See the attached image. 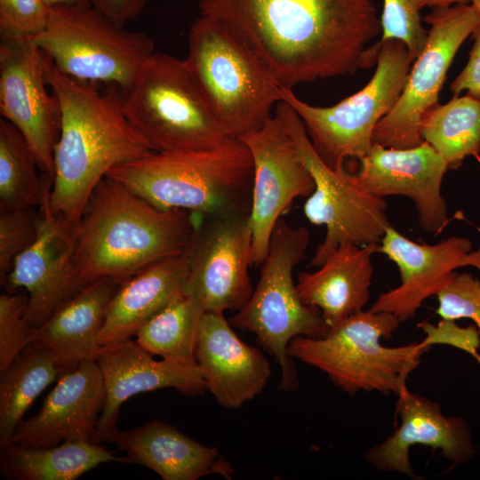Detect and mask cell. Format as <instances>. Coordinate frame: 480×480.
Returning <instances> with one entry per match:
<instances>
[{
    "mask_svg": "<svg viewBox=\"0 0 480 480\" xmlns=\"http://www.w3.org/2000/svg\"><path fill=\"white\" fill-rule=\"evenodd\" d=\"M95 361L104 385L103 407L93 437L97 444L108 441L117 429L122 404L137 394L174 388L186 396H197L207 390L196 362L155 360L135 340L101 348Z\"/></svg>",
    "mask_w": 480,
    "mask_h": 480,
    "instance_id": "ac0fdd59",
    "label": "cell"
},
{
    "mask_svg": "<svg viewBox=\"0 0 480 480\" xmlns=\"http://www.w3.org/2000/svg\"><path fill=\"white\" fill-rule=\"evenodd\" d=\"M50 9L44 0H0L1 38H33L41 34Z\"/></svg>",
    "mask_w": 480,
    "mask_h": 480,
    "instance_id": "d590c367",
    "label": "cell"
},
{
    "mask_svg": "<svg viewBox=\"0 0 480 480\" xmlns=\"http://www.w3.org/2000/svg\"><path fill=\"white\" fill-rule=\"evenodd\" d=\"M31 39L61 73L122 92L155 52L150 36L125 29L92 5L51 7L46 28Z\"/></svg>",
    "mask_w": 480,
    "mask_h": 480,
    "instance_id": "9c48e42d",
    "label": "cell"
},
{
    "mask_svg": "<svg viewBox=\"0 0 480 480\" xmlns=\"http://www.w3.org/2000/svg\"><path fill=\"white\" fill-rule=\"evenodd\" d=\"M419 327L425 333L421 341L424 346L449 345L469 354L477 363L480 361V334L476 325L461 327L455 320L442 318L437 324L424 321Z\"/></svg>",
    "mask_w": 480,
    "mask_h": 480,
    "instance_id": "8d00e7d4",
    "label": "cell"
},
{
    "mask_svg": "<svg viewBox=\"0 0 480 480\" xmlns=\"http://www.w3.org/2000/svg\"><path fill=\"white\" fill-rule=\"evenodd\" d=\"M396 412L400 426L383 442L369 448L365 460L380 471L397 472L411 478L416 474L410 460L415 444L439 450L454 464L468 462L475 452L471 430L460 417H446L441 405L405 388L397 396Z\"/></svg>",
    "mask_w": 480,
    "mask_h": 480,
    "instance_id": "44dd1931",
    "label": "cell"
},
{
    "mask_svg": "<svg viewBox=\"0 0 480 480\" xmlns=\"http://www.w3.org/2000/svg\"><path fill=\"white\" fill-rule=\"evenodd\" d=\"M112 461L124 462V457L92 441H65L42 448L11 443L1 449L0 472L11 480H74Z\"/></svg>",
    "mask_w": 480,
    "mask_h": 480,
    "instance_id": "83f0119b",
    "label": "cell"
},
{
    "mask_svg": "<svg viewBox=\"0 0 480 480\" xmlns=\"http://www.w3.org/2000/svg\"><path fill=\"white\" fill-rule=\"evenodd\" d=\"M122 283L101 279L85 285L44 324L33 329L29 344L51 348L77 362L95 359L108 304Z\"/></svg>",
    "mask_w": 480,
    "mask_h": 480,
    "instance_id": "484cf974",
    "label": "cell"
},
{
    "mask_svg": "<svg viewBox=\"0 0 480 480\" xmlns=\"http://www.w3.org/2000/svg\"><path fill=\"white\" fill-rule=\"evenodd\" d=\"M104 403V385L94 358L84 359L61 375L41 410L17 426L12 442L28 448L65 441H92Z\"/></svg>",
    "mask_w": 480,
    "mask_h": 480,
    "instance_id": "ffe728a7",
    "label": "cell"
},
{
    "mask_svg": "<svg viewBox=\"0 0 480 480\" xmlns=\"http://www.w3.org/2000/svg\"><path fill=\"white\" fill-rule=\"evenodd\" d=\"M199 217L185 210L158 208L105 177L73 228L74 265L80 284L124 282L148 265L183 252Z\"/></svg>",
    "mask_w": 480,
    "mask_h": 480,
    "instance_id": "3957f363",
    "label": "cell"
},
{
    "mask_svg": "<svg viewBox=\"0 0 480 480\" xmlns=\"http://www.w3.org/2000/svg\"><path fill=\"white\" fill-rule=\"evenodd\" d=\"M472 247L463 236H450L435 244H419L390 225L379 244V252L396 265L401 283L381 292L369 309L392 314L400 323L412 319L424 300L436 295L455 269L461 268Z\"/></svg>",
    "mask_w": 480,
    "mask_h": 480,
    "instance_id": "d6986e66",
    "label": "cell"
},
{
    "mask_svg": "<svg viewBox=\"0 0 480 480\" xmlns=\"http://www.w3.org/2000/svg\"><path fill=\"white\" fill-rule=\"evenodd\" d=\"M231 327L224 314L205 312L196 333L195 361L216 401L236 409L262 392L272 372L262 352Z\"/></svg>",
    "mask_w": 480,
    "mask_h": 480,
    "instance_id": "7402d4cb",
    "label": "cell"
},
{
    "mask_svg": "<svg viewBox=\"0 0 480 480\" xmlns=\"http://www.w3.org/2000/svg\"><path fill=\"white\" fill-rule=\"evenodd\" d=\"M28 301L25 291L0 296V372L30 343L34 328L27 319Z\"/></svg>",
    "mask_w": 480,
    "mask_h": 480,
    "instance_id": "d6a6232c",
    "label": "cell"
},
{
    "mask_svg": "<svg viewBox=\"0 0 480 480\" xmlns=\"http://www.w3.org/2000/svg\"><path fill=\"white\" fill-rule=\"evenodd\" d=\"M478 364H480V361L478 362Z\"/></svg>",
    "mask_w": 480,
    "mask_h": 480,
    "instance_id": "ee69618b",
    "label": "cell"
},
{
    "mask_svg": "<svg viewBox=\"0 0 480 480\" xmlns=\"http://www.w3.org/2000/svg\"><path fill=\"white\" fill-rule=\"evenodd\" d=\"M46 55L31 38H1L0 113L26 139L39 170L54 175V148L60 131L57 95L48 91Z\"/></svg>",
    "mask_w": 480,
    "mask_h": 480,
    "instance_id": "5bb4252c",
    "label": "cell"
},
{
    "mask_svg": "<svg viewBox=\"0 0 480 480\" xmlns=\"http://www.w3.org/2000/svg\"><path fill=\"white\" fill-rule=\"evenodd\" d=\"M188 273L187 248L148 265L124 281L108 304L97 339L100 348L135 337L144 324L184 291Z\"/></svg>",
    "mask_w": 480,
    "mask_h": 480,
    "instance_id": "cb8c5ba5",
    "label": "cell"
},
{
    "mask_svg": "<svg viewBox=\"0 0 480 480\" xmlns=\"http://www.w3.org/2000/svg\"><path fill=\"white\" fill-rule=\"evenodd\" d=\"M468 4H470L474 7L476 12L480 16V0H468Z\"/></svg>",
    "mask_w": 480,
    "mask_h": 480,
    "instance_id": "7bdbcfd3",
    "label": "cell"
},
{
    "mask_svg": "<svg viewBox=\"0 0 480 480\" xmlns=\"http://www.w3.org/2000/svg\"><path fill=\"white\" fill-rule=\"evenodd\" d=\"M239 139L249 149L253 164L252 266H259L267 255L272 231L282 214L294 199L309 196L315 183L276 115Z\"/></svg>",
    "mask_w": 480,
    "mask_h": 480,
    "instance_id": "9a60e30c",
    "label": "cell"
},
{
    "mask_svg": "<svg viewBox=\"0 0 480 480\" xmlns=\"http://www.w3.org/2000/svg\"><path fill=\"white\" fill-rule=\"evenodd\" d=\"M39 169L32 150L18 128L0 119V210L40 206L52 178Z\"/></svg>",
    "mask_w": 480,
    "mask_h": 480,
    "instance_id": "f546056e",
    "label": "cell"
},
{
    "mask_svg": "<svg viewBox=\"0 0 480 480\" xmlns=\"http://www.w3.org/2000/svg\"><path fill=\"white\" fill-rule=\"evenodd\" d=\"M79 363L51 348L29 344L1 372L0 449L11 444L17 426L36 398Z\"/></svg>",
    "mask_w": 480,
    "mask_h": 480,
    "instance_id": "4316f807",
    "label": "cell"
},
{
    "mask_svg": "<svg viewBox=\"0 0 480 480\" xmlns=\"http://www.w3.org/2000/svg\"><path fill=\"white\" fill-rule=\"evenodd\" d=\"M420 135L445 161L457 169L468 156L480 154V99L468 94L437 104L424 117Z\"/></svg>",
    "mask_w": 480,
    "mask_h": 480,
    "instance_id": "f1b7e54d",
    "label": "cell"
},
{
    "mask_svg": "<svg viewBox=\"0 0 480 480\" xmlns=\"http://www.w3.org/2000/svg\"><path fill=\"white\" fill-rule=\"evenodd\" d=\"M421 8L429 6L433 8H445L456 4H468V0H419Z\"/></svg>",
    "mask_w": 480,
    "mask_h": 480,
    "instance_id": "ab89813d",
    "label": "cell"
},
{
    "mask_svg": "<svg viewBox=\"0 0 480 480\" xmlns=\"http://www.w3.org/2000/svg\"><path fill=\"white\" fill-rule=\"evenodd\" d=\"M45 76L61 111L50 204L74 228L110 169L154 151L125 116L117 87L102 92L98 83L61 73L47 56Z\"/></svg>",
    "mask_w": 480,
    "mask_h": 480,
    "instance_id": "7a4b0ae2",
    "label": "cell"
},
{
    "mask_svg": "<svg viewBox=\"0 0 480 480\" xmlns=\"http://www.w3.org/2000/svg\"><path fill=\"white\" fill-rule=\"evenodd\" d=\"M399 324L392 314L362 310L329 327L321 337H295L288 354L322 371L351 396L360 391L397 396L407 388L409 374L430 348L421 341L383 346L380 340L389 339Z\"/></svg>",
    "mask_w": 480,
    "mask_h": 480,
    "instance_id": "8992f818",
    "label": "cell"
},
{
    "mask_svg": "<svg viewBox=\"0 0 480 480\" xmlns=\"http://www.w3.org/2000/svg\"><path fill=\"white\" fill-rule=\"evenodd\" d=\"M266 64L284 87L377 63L381 30L372 0H200Z\"/></svg>",
    "mask_w": 480,
    "mask_h": 480,
    "instance_id": "6da1fadb",
    "label": "cell"
},
{
    "mask_svg": "<svg viewBox=\"0 0 480 480\" xmlns=\"http://www.w3.org/2000/svg\"><path fill=\"white\" fill-rule=\"evenodd\" d=\"M420 9L419 0H383L380 41L403 42L412 61L420 54L428 40V31L421 24Z\"/></svg>",
    "mask_w": 480,
    "mask_h": 480,
    "instance_id": "1f68e13d",
    "label": "cell"
},
{
    "mask_svg": "<svg viewBox=\"0 0 480 480\" xmlns=\"http://www.w3.org/2000/svg\"><path fill=\"white\" fill-rule=\"evenodd\" d=\"M106 177L162 209L202 218L251 210L252 159L237 138L212 149L152 152L116 165Z\"/></svg>",
    "mask_w": 480,
    "mask_h": 480,
    "instance_id": "277c9868",
    "label": "cell"
},
{
    "mask_svg": "<svg viewBox=\"0 0 480 480\" xmlns=\"http://www.w3.org/2000/svg\"><path fill=\"white\" fill-rule=\"evenodd\" d=\"M108 442L124 452V463L144 466L164 480H197L212 474L229 480L234 474L216 447L205 446L160 420L116 429Z\"/></svg>",
    "mask_w": 480,
    "mask_h": 480,
    "instance_id": "603a6c76",
    "label": "cell"
},
{
    "mask_svg": "<svg viewBox=\"0 0 480 480\" xmlns=\"http://www.w3.org/2000/svg\"><path fill=\"white\" fill-rule=\"evenodd\" d=\"M470 266L480 270V246L475 250L467 253L461 261V268Z\"/></svg>",
    "mask_w": 480,
    "mask_h": 480,
    "instance_id": "60d3db41",
    "label": "cell"
},
{
    "mask_svg": "<svg viewBox=\"0 0 480 480\" xmlns=\"http://www.w3.org/2000/svg\"><path fill=\"white\" fill-rule=\"evenodd\" d=\"M377 67L369 83L331 107H316L300 100L292 88L282 87V100L302 120L322 159L331 167L364 156L371 149L376 125L393 108L405 84L412 63L399 40L379 41Z\"/></svg>",
    "mask_w": 480,
    "mask_h": 480,
    "instance_id": "30bf717a",
    "label": "cell"
},
{
    "mask_svg": "<svg viewBox=\"0 0 480 480\" xmlns=\"http://www.w3.org/2000/svg\"><path fill=\"white\" fill-rule=\"evenodd\" d=\"M472 36L474 44L468 62L451 84L450 90L454 95L466 91L467 94L480 99V23L474 29Z\"/></svg>",
    "mask_w": 480,
    "mask_h": 480,
    "instance_id": "74e56055",
    "label": "cell"
},
{
    "mask_svg": "<svg viewBox=\"0 0 480 480\" xmlns=\"http://www.w3.org/2000/svg\"><path fill=\"white\" fill-rule=\"evenodd\" d=\"M252 248L250 212L201 218L188 247L184 292L205 312L240 310L253 292Z\"/></svg>",
    "mask_w": 480,
    "mask_h": 480,
    "instance_id": "4fadbf2b",
    "label": "cell"
},
{
    "mask_svg": "<svg viewBox=\"0 0 480 480\" xmlns=\"http://www.w3.org/2000/svg\"><path fill=\"white\" fill-rule=\"evenodd\" d=\"M204 313L200 303L183 291L140 327L135 341L152 356L196 362V333Z\"/></svg>",
    "mask_w": 480,
    "mask_h": 480,
    "instance_id": "4dcf8cb0",
    "label": "cell"
},
{
    "mask_svg": "<svg viewBox=\"0 0 480 480\" xmlns=\"http://www.w3.org/2000/svg\"><path fill=\"white\" fill-rule=\"evenodd\" d=\"M148 0H92L97 10L121 27L134 20L143 11Z\"/></svg>",
    "mask_w": 480,
    "mask_h": 480,
    "instance_id": "f35d334b",
    "label": "cell"
},
{
    "mask_svg": "<svg viewBox=\"0 0 480 480\" xmlns=\"http://www.w3.org/2000/svg\"><path fill=\"white\" fill-rule=\"evenodd\" d=\"M309 241L306 227H292L279 219L252 296L229 321L232 326L254 333L262 348L276 358L281 370L279 388L284 391H293L299 386L288 354L291 340L298 336L318 338L329 328L318 309L301 301L292 277Z\"/></svg>",
    "mask_w": 480,
    "mask_h": 480,
    "instance_id": "ba28073f",
    "label": "cell"
},
{
    "mask_svg": "<svg viewBox=\"0 0 480 480\" xmlns=\"http://www.w3.org/2000/svg\"><path fill=\"white\" fill-rule=\"evenodd\" d=\"M424 20L430 24L428 40L411 67L393 108L379 122L373 144L408 148L421 144L420 125L438 103L439 92L459 48L480 23L470 4L433 8Z\"/></svg>",
    "mask_w": 480,
    "mask_h": 480,
    "instance_id": "7c38bea8",
    "label": "cell"
},
{
    "mask_svg": "<svg viewBox=\"0 0 480 480\" xmlns=\"http://www.w3.org/2000/svg\"><path fill=\"white\" fill-rule=\"evenodd\" d=\"M436 314L443 319L468 318L480 334V280L471 274L454 273L436 295Z\"/></svg>",
    "mask_w": 480,
    "mask_h": 480,
    "instance_id": "e575fe53",
    "label": "cell"
},
{
    "mask_svg": "<svg viewBox=\"0 0 480 480\" xmlns=\"http://www.w3.org/2000/svg\"><path fill=\"white\" fill-rule=\"evenodd\" d=\"M358 162L355 174L369 193L381 198L409 197L424 231L436 236L444 230L449 218L442 182L448 166L429 144L423 141L408 148L372 144Z\"/></svg>",
    "mask_w": 480,
    "mask_h": 480,
    "instance_id": "e0dca14e",
    "label": "cell"
},
{
    "mask_svg": "<svg viewBox=\"0 0 480 480\" xmlns=\"http://www.w3.org/2000/svg\"><path fill=\"white\" fill-rule=\"evenodd\" d=\"M275 108V115L289 132L314 180L315 188L305 201L304 214L312 224L325 227L324 239L317 246L310 265L320 266L343 244H379L391 225L385 199L369 193L355 172L344 166H329L315 149L302 120L288 103L282 100Z\"/></svg>",
    "mask_w": 480,
    "mask_h": 480,
    "instance_id": "8fae6325",
    "label": "cell"
},
{
    "mask_svg": "<svg viewBox=\"0 0 480 480\" xmlns=\"http://www.w3.org/2000/svg\"><path fill=\"white\" fill-rule=\"evenodd\" d=\"M130 124L154 152L215 148L229 137L185 60L153 52L122 92Z\"/></svg>",
    "mask_w": 480,
    "mask_h": 480,
    "instance_id": "52a82bcc",
    "label": "cell"
},
{
    "mask_svg": "<svg viewBox=\"0 0 480 480\" xmlns=\"http://www.w3.org/2000/svg\"><path fill=\"white\" fill-rule=\"evenodd\" d=\"M379 244H343L332 251L312 272L298 275L301 301L318 309L329 327L364 310L370 300L372 255Z\"/></svg>",
    "mask_w": 480,
    "mask_h": 480,
    "instance_id": "d4e9b609",
    "label": "cell"
},
{
    "mask_svg": "<svg viewBox=\"0 0 480 480\" xmlns=\"http://www.w3.org/2000/svg\"><path fill=\"white\" fill-rule=\"evenodd\" d=\"M32 208L0 210V282L3 285L17 257L38 234V214Z\"/></svg>",
    "mask_w": 480,
    "mask_h": 480,
    "instance_id": "836d02e7",
    "label": "cell"
},
{
    "mask_svg": "<svg viewBox=\"0 0 480 480\" xmlns=\"http://www.w3.org/2000/svg\"><path fill=\"white\" fill-rule=\"evenodd\" d=\"M51 188L39 206L37 237L17 257L3 284L8 292L24 290L28 293L27 319L32 328L44 324L84 287L74 265L73 228L53 212Z\"/></svg>",
    "mask_w": 480,
    "mask_h": 480,
    "instance_id": "2e32d148",
    "label": "cell"
},
{
    "mask_svg": "<svg viewBox=\"0 0 480 480\" xmlns=\"http://www.w3.org/2000/svg\"><path fill=\"white\" fill-rule=\"evenodd\" d=\"M185 61L231 138L260 128L282 101V86L266 64L218 20L191 25Z\"/></svg>",
    "mask_w": 480,
    "mask_h": 480,
    "instance_id": "5b68a950",
    "label": "cell"
},
{
    "mask_svg": "<svg viewBox=\"0 0 480 480\" xmlns=\"http://www.w3.org/2000/svg\"><path fill=\"white\" fill-rule=\"evenodd\" d=\"M50 6L68 5V6H84L92 5V0H44Z\"/></svg>",
    "mask_w": 480,
    "mask_h": 480,
    "instance_id": "b9f144b4",
    "label": "cell"
}]
</instances>
